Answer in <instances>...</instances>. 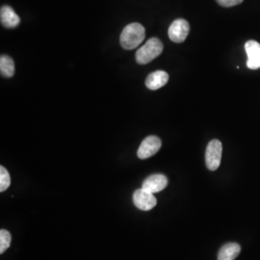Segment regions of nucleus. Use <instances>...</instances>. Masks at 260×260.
<instances>
[{"instance_id":"1","label":"nucleus","mask_w":260,"mask_h":260,"mask_svg":"<svg viewBox=\"0 0 260 260\" xmlns=\"http://www.w3.org/2000/svg\"><path fill=\"white\" fill-rule=\"evenodd\" d=\"M146 35L145 27L138 22H133L126 25L121 32L120 43L121 47L126 50L134 49L143 43Z\"/></svg>"},{"instance_id":"2","label":"nucleus","mask_w":260,"mask_h":260,"mask_svg":"<svg viewBox=\"0 0 260 260\" xmlns=\"http://www.w3.org/2000/svg\"><path fill=\"white\" fill-rule=\"evenodd\" d=\"M162 51V42L157 38H151L143 47H140L137 50L135 55L136 62L140 65H146L160 55Z\"/></svg>"},{"instance_id":"3","label":"nucleus","mask_w":260,"mask_h":260,"mask_svg":"<svg viewBox=\"0 0 260 260\" xmlns=\"http://www.w3.org/2000/svg\"><path fill=\"white\" fill-rule=\"evenodd\" d=\"M223 146L219 140H212L208 143L205 151V164L210 171H216L220 167Z\"/></svg>"},{"instance_id":"4","label":"nucleus","mask_w":260,"mask_h":260,"mask_svg":"<svg viewBox=\"0 0 260 260\" xmlns=\"http://www.w3.org/2000/svg\"><path fill=\"white\" fill-rule=\"evenodd\" d=\"M190 25L188 21L183 19H177L170 25L168 30V35L174 43H183L189 34Z\"/></svg>"},{"instance_id":"5","label":"nucleus","mask_w":260,"mask_h":260,"mask_svg":"<svg viewBox=\"0 0 260 260\" xmlns=\"http://www.w3.org/2000/svg\"><path fill=\"white\" fill-rule=\"evenodd\" d=\"M133 204L143 211H149L157 204L156 198L153 194L145 191L144 189H137L133 193Z\"/></svg>"},{"instance_id":"6","label":"nucleus","mask_w":260,"mask_h":260,"mask_svg":"<svg viewBox=\"0 0 260 260\" xmlns=\"http://www.w3.org/2000/svg\"><path fill=\"white\" fill-rule=\"evenodd\" d=\"M162 142L157 136H149L144 140L137 151V156L140 159H148L156 154L161 149Z\"/></svg>"},{"instance_id":"7","label":"nucleus","mask_w":260,"mask_h":260,"mask_svg":"<svg viewBox=\"0 0 260 260\" xmlns=\"http://www.w3.org/2000/svg\"><path fill=\"white\" fill-rule=\"evenodd\" d=\"M167 185L168 178L166 176L161 174H155L149 176L143 181L142 189L149 193L154 194L164 190Z\"/></svg>"},{"instance_id":"8","label":"nucleus","mask_w":260,"mask_h":260,"mask_svg":"<svg viewBox=\"0 0 260 260\" xmlns=\"http://www.w3.org/2000/svg\"><path fill=\"white\" fill-rule=\"evenodd\" d=\"M169 81V75L164 71H156L151 74L146 79V86L149 90L155 91L163 86H165Z\"/></svg>"},{"instance_id":"9","label":"nucleus","mask_w":260,"mask_h":260,"mask_svg":"<svg viewBox=\"0 0 260 260\" xmlns=\"http://www.w3.org/2000/svg\"><path fill=\"white\" fill-rule=\"evenodd\" d=\"M0 20L4 27H17L20 23V19L16 12L10 6H2L0 10Z\"/></svg>"},{"instance_id":"10","label":"nucleus","mask_w":260,"mask_h":260,"mask_svg":"<svg viewBox=\"0 0 260 260\" xmlns=\"http://www.w3.org/2000/svg\"><path fill=\"white\" fill-rule=\"evenodd\" d=\"M241 247L237 243H226L220 249L218 260H234L240 253Z\"/></svg>"},{"instance_id":"11","label":"nucleus","mask_w":260,"mask_h":260,"mask_svg":"<svg viewBox=\"0 0 260 260\" xmlns=\"http://www.w3.org/2000/svg\"><path fill=\"white\" fill-rule=\"evenodd\" d=\"M0 73L3 77H12L15 74V64L9 56L0 57Z\"/></svg>"},{"instance_id":"12","label":"nucleus","mask_w":260,"mask_h":260,"mask_svg":"<svg viewBox=\"0 0 260 260\" xmlns=\"http://www.w3.org/2000/svg\"><path fill=\"white\" fill-rule=\"evenodd\" d=\"M11 185V177L8 171L1 166L0 167V192L6 191Z\"/></svg>"},{"instance_id":"13","label":"nucleus","mask_w":260,"mask_h":260,"mask_svg":"<svg viewBox=\"0 0 260 260\" xmlns=\"http://www.w3.org/2000/svg\"><path fill=\"white\" fill-rule=\"evenodd\" d=\"M12 236L11 233L6 230L0 231V253H4L11 245Z\"/></svg>"},{"instance_id":"14","label":"nucleus","mask_w":260,"mask_h":260,"mask_svg":"<svg viewBox=\"0 0 260 260\" xmlns=\"http://www.w3.org/2000/svg\"><path fill=\"white\" fill-rule=\"evenodd\" d=\"M248 58L260 55V44L255 41H248L245 45Z\"/></svg>"},{"instance_id":"15","label":"nucleus","mask_w":260,"mask_h":260,"mask_svg":"<svg viewBox=\"0 0 260 260\" xmlns=\"http://www.w3.org/2000/svg\"><path fill=\"white\" fill-rule=\"evenodd\" d=\"M247 66L251 70H258V69H260V55L248 58Z\"/></svg>"},{"instance_id":"16","label":"nucleus","mask_w":260,"mask_h":260,"mask_svg":"<svg viewBox=\"0 0 260 260\" xmlns=\"http://www.w3.org/2000/svg\"><path fill=\"white\" fill-rule=\"evenodd\" d=\"M219 5L223 7H233L241 4L244 0H216Z\"/></svg>"}]
</instances>
